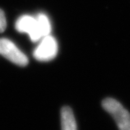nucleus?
Listing matches in <instances>:
<instances>
[{
  "label": "nucleus",
  "instance_id": "f03ea898",
  "mask_svg": "<svg viewBox=\"0 0 130 130\" xmlns=\"http://www.w3.org/2000/svg\"><path fill=\"white\" fill-rule=\"evenodd\" d=\"M0 54L15 64L25 67L28 59L12 41L7 38H0Z\"/></svg>",
  "mask_w": 130,
  "mask_h": 130
},
{
  "label": "nucleus",
  "instance_id": "7ed1b4c3",
  "mask_svg": "<svg viewBox=\"0 0 130 130\" xmlns=\"http://www.w3.org/2000/svg\"><path fill=\"white\" fill-rule=\"evenodd\" d=\"M58 52V43L56 40L51 35L42 38L36 49L33 51V56L38 61H48L56 57Z\"/></svg>",
  "mask_w": 130,
  "mask_h": 130
},
{
  "label": "nucleus",
  "instance_id": "f257e3e1",
  "mask_svg": "<svg viewBox=\"0 0 130 130\" xmlns=\"http://www.w3.org/2000/svg\"><path fill=\"white\" fill-rule=\"evenodd\" d=\"M102 106L116 121L119 130H130V113L118 101L107 98L102 102Z\"/></svg>",
  "mask_w": 130,
  "mask_h": 130
},
{
  "label": "nucleus",
  "instance_id": "423d86ee",
  "mask_svg": "<svg viewBox=\"0 0 130 130\" xmlns=\"http://www.w3.org/2000/svg\"><path fill=\"white\" fill-rule=\"evenodd\" d=\"M37 20L38 28L41 34L42 38L48 35H50L51 30V26L49 19L47 17L46 14L40 13L36 17Z\"/></svg>",
  "mask_w": 130,
  "mask_h": 130
},
{
  "label": "nucleus",
  "instance_id": "0eeeda50",
  "mask_svg": "<svg viewBox=\"0 0 130 130\" xmlns=\"http://www.w3.org/2000/svg\"><path fill=\"white\" fill-rule=\"evenodd\" d=\"M7 28V20L4 11L0 9V32H4Z\"/></svg>",
  "mask_w": 130,
  "mask_h": 130
},
{
  "label": "nucleus",
  "instance_id": "39448f33",
  "mask_svg": "<svg viewBox=\"0 0 130 130\" xmlns=\"http://www.w3.org/2000/svg\"><path fill=\"white\" fill-rule=\"evenodd\" d=\"M61 130H77V123L71 108L63 107L61 110Z\"/></svg>",
  "mask_w": 130,
  "mask_h": 130
},
{
  "label": "nucleus",
  "instance_id": "20e7f679",
  "mask_svg": "<svg viewBox=\"0 0 130 130\" xmlns=\"http://www.w3.org/2000/svg\"><path fill=\"white\" fill-rule=\"evenodd\" d=\"M15 28L20 32L28 34L32 42H37L42 38L36 18L30 15H23L20 17L15 23Z\"/></svg>",
  "mask_w": 130,
  "mask_h": 130
}]
</instances>
